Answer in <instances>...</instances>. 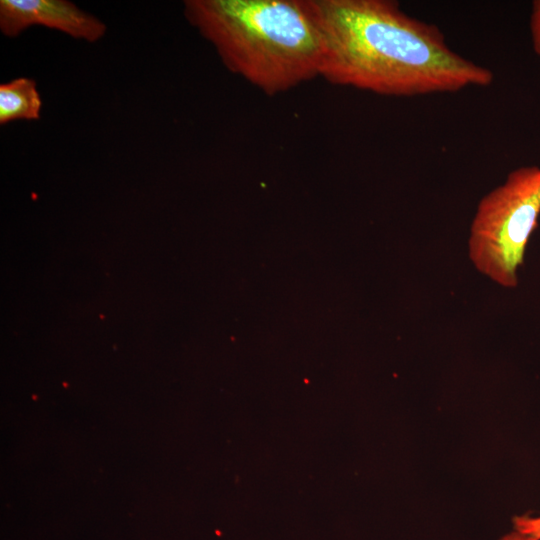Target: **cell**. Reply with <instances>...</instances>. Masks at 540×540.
Returning <instances> with one entry per match:
<instances>
[{
    "instance_id": "5",
    "label": "cell",
    "mask_w": 540,
    "mask_h": 540,
    "mask_svg": "<svg viewBox=\"0 0 540 540\" xmlns=\"http://www.w3.org/2000/svg\"><path fill=\"white\" fill-rule=\"evenodd\" d=\"M42 99L35 80L18 77L0 84V125L16 120H38Z\"/></svg>"
},
{
    "instance_id": "2",
    "label": "cell",
    "mask_w": 540,
    "mask_h": 540,
    "mask_svg": "<svg viewBox=\"0 0 540 540\" xmlns=\"http://www.w3.org/2000/svg\"><path fill=\"white\" fill-rule=\"evenodd\" d=\"M184 14L228 70L267 95L320 76L312 0H187Z\"/></svg>"
},
{
    "instance_id": "7",
    "label": "cell",
    "mask_w": 540,
    "mask_h": 540,
    "mask_svg": "<svg viewBox=\"0 0 540 540\" xmlns=\"http://www.w3.org/2000/svg\"><path fill=\"white\" fill-rule=\"evenodd\" d=\"M513 524L515 531L540 540V517L517 516Z\"/></svg>"
},
{
    "instance_id": "8",
    "label": "cell",
    "mask_w": 540,
    "mask_h": 540,
    "mask_svg": "<svg viewBox=\"0 0 540 540\" xmlns=\"http://www.w3.org/2000/svg\"><path fill=\"white\" fill-rule=\"evenodd\" d=\"M500 540H538L532 536L519 533L517 531L511 532L503 536Z\"/></svg>"
},
{
    "instance_id": "6",
    "label": "cell",
    "mask_w": 540,
    "mask_h": 540,
    "mask_svg": "<svg viewBox=\"0 0 540 540\" xmlns=\"http://www.w3.org/2000/svg\"><path fill=\"white\" fill-rule=\"evenodd\" d=\"M529 31L533 50L540 56V0L533 1L532 3Z\"/></svg>"
},
{
    "instance_id": "3",
    "label": "cell",
    "mask_w": 540,
    "mask_h": 540,
    "mask_svg": "<svg viewBox=\"0 0 540 540\" xmlns=\"http://www.w3.org/2000/svg\"><path fill=\"white\" fill-rule=\"evenodd\" d=\"M539 215L540 166H521L477 205L468 238L475 268L500 286L515 287Z\"/></svg>"
},
{
    "instance_id": "4",
    "label": "cell",
    "mask_w": 540,
    "mask_h": 540,
    "mask_svg": "<svg viewBox=\"0 0 540 540\" xmlns=\"http://www.w3.org/2000/svg\"><path fill=\"white\" fill-rule=\"evenodd\" d=\"M31 26H44L90 43L100 40L107 26L66 0H1L0 30L17 37Z\"/></svg>"
},
{
    "instance_id": "1",
    "label": "cell",
    "mask_w": 540,
    "mask_h": 540,
    "mask_svg": "<svg viewBox=\"0 0 540 540\" xmlns=\"http://www.w3.org/2000/svg\"><path fill=\"white\" fill-rule=\"evenodd\" d=\"M320 76L334 85L414 97L487 87L493 72L454 51L436 26L392 0H312Z\"/></svg>"
}]
</instances>
